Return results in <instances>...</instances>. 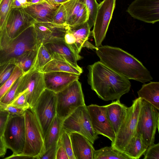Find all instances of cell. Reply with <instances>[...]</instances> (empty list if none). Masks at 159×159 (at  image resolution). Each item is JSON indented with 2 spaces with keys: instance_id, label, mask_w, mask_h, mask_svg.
I'll use <instances>...</instances> for the list:
<instances>
[{
  "instance_id": "obj_31",
  "label": "cell",
  "mask_w": 159,
  "mask_h": 159,
  "mask_svg": "<svg viewBox=\"0 0 159 159\" xmlns=\"http://www.w3.org/2000/svg\"><path fill=\"white\" fill-rule=\"evenodd\" d=\"M23 75L20 69L16 66L10 78L0 87V100L19 78Z\"/></svg>"
},
{
  "instance_id": "obj_29",
  "label": "cell",
  "mask_w": 159,
  "mask_h": 159,
  "mask_svg": "<svg viewBox=\"0 0 159 159\" xmlns=\"http://www.w3.org/2000/svg\"><path fill=\"white\" fill-rule=\"evenodd\" d=\"M130 159L125 153L113 149L111 146L95 150L94 159Z\"/></svg>"
},
{
  "instance_id": "obj_12",
  "label": "cell",
  "mask_w": 159,
  "mask_h": 159,
  "mask_svg": "<svg viewBox=\"0 0 159 159\" xmlns=\"http://www.w3.org/2000/svg\"><path fill=\"white\" fill-rule=\"evenodd\" d=\"M87 21L82 24L69 26L64 37L66 44L73 52L77 61L82 57L79 53L83 47L95 49L94 46L88 41L91 32Z\"/></svg>"
},
{
  "instance_id": "obj_47",
  "label": "cell",
  "mask_w": 159,
  "mask_h": 159,
  "mask_svg": "<svg viewBox=\"0 0 159 159\" xmlns=\"http://www.w3.org/2000/svg\"><path fill=\"white\" fill-rule=\"evenodd\" d=\"M23 6L18 0H14L12 8H21Z\"/></svg>"
},
{
  "instance_id": "obj_30",
  "label": "cell",
  "mask_w": 159,
  "mask_h": 159,
  "mask_svg": "<svg viewBox=\"0 0 159 159\" xmlns=\"http://www.w3.org/2000/svg\"><path fill=\"white\" fill-rule=\"evenodd\" d=\"M52 59L47 49L43 44L39 47L35 65L36 69L41 71L44 66Z\"/></svg>"
},
{
  "instance_id": "obj_53",
  "label": "cell",
  "mask_w": 159,
  "mask_h": 159,
  "mask_svg": "<svg viewBox=\"0 0 159 159\" xmlns=\"http://www.w3.org/2000/svg\"><path fill=\"white\" fill-rule=\"evenodd\" d=\"M2 110H1L0 109V111Z\"/></svg>"
},
{
  "instance_id": "obj_23",
  "label": "cell",
  "mask_w": 159,
  "mask_h": 159,
  "mask_svg": "<svg viewBox=\"0 0 159 159\" xmlns=\"http://www.w3.org/2000/svg\"><path fill=\"white\" fill-rule=\"evenodd\" d=\"M39 47L25 52L10 62L13 63L20 69L23 75L35 69Z\"/></svg>"
},
{
  "instance_id": "obj_37",
  "label": "cell",
  "mask_w": 159,
  "mask_h": 159,
  "mask_svg": "<svg viewBox=\"0 0 159 159\" xmlns=\"http://www.w3.org/2000/svg\"><path fill=\"white\" fill-rule=\"evenodd\" d=\"M16 107L27 109L30 107L25 91L20 93L10 104Z\"/></svg>"
},
{
  "instance_id": "obj_24",
  "label": "cell",
  "mask_w": 159,
  "mask_h": 159,
  "mask_svg": "<svg viewBox=\"0 0 159 159\" xmlns=\"http://www.w3.org/2000/svg\"><path fill=\"white\" fill-rule=\"evenodd\" d=\"M62 121L57 115L44 137L45 151L54 144L57 142L62 132Z\"/></svg>"
},
{
  "instance_id": "obj_46",
  "label": "cell",
  "mask_w": 159,
  "mask_h": 159,
  "mask_svg": "<svg viewBox=\"0 0 159 159\" xmlns=\"http://www.w3.org/2000/svg\"><path fill=\"white\" fill-rule=\"evenodd\" d=\"M31 158V157L24 155L21 153L19 154H16L13 153V154L8 157H7L4 158L5 159H28Z\"/></svg>"
},
{
  "instance_id": "obj_32",
  "label": "cell",
  "mask_w": 159,
  "mask_h": 159,
  "mask_svg": "<svg viewBox=\"0 0 159 159\" xmlns=\"http://www.w3.org/2000/svg\"><path fill=\"white\" fill-rule=\"evenodd\" d=\"M84 4L89 13L87 22L91 29L93 26L96 16L98 3L96 0H77Z\"/></svg>"
},
{
  "instance_id": "obj_52",
  "label": "cell",
  "mask_w": 159,
  "mask_h": 159,
  "mask_svg": "<svg viewBox=\"0 0 159 159\" xmlns=\"http://www.w3.org/2000/svg\"><path fill=\"white\" fill-rule=\"evenodd\" d=\"M31 0H27L28 2H30V1H31Z\"/></svg>"
},
{
  "instance_id": "obj_4",
  "label": "cell",
  "mask_w": 159,
  "mask_h": 159,
  "mask_svg": "<svg viewBox=\"0 0 159 159\" xmlns=\"http://www.w3.org/2000/svg\"><path fill=\"white\" fill-rule=\"evenodd\" d=\"M35 22L23 7L12 8L2 30L0 31V49L6 48Z\"/></svg>"
},
{
  "instance_id": "obj_3",
  "label": "cell",
  "mask_w": 159,
  "mask_h": 159,
  "mask_svg": "<svg viewBox=\"0 0 159 159\" xmlns=\"http://www.w3.org/2000/svg\"><path fill=\"white\" fill-rule=\"evenodd\" d=\"M25 140L23 154L38 159L45 152L44 137L33 110L29 107L24 113Z\"/></svg>"
},
{
  "instance_id": "obj_27",
  "label": "cell",
  "mask_w": 159,
  "mask_h": 159,
  "mask_svg": "<svg viewBox=\"0 0 159 159\" xmlns=\"http://www.w3.org/2000/svg\"><path fill=\"white\" fill-rule=\"evenodd\" d=\"M41 71L43 73L52 71L65 72L80 75L83 70L78 69L67 62L52 59L44 66Z\"/></svg>"
},
{
  "instance_id": "obj_10",
  "label": "cell",
  "mask_w": 159,
  "mask_h": 159,
  "mask_svg": "<svg viewBox=\"0 0 159 159\" xmlns=\"http://www.w3.org/2000/svg\"><path fill=\"white\" fill-rule=\"evenodd\" d=\"M25 134L24 115L10 114L3 136L7 148L14 153H21L25 144Z\"/></svg>"
},
{
  "instance_id": "obj_33",
  "label": "cell",
  "mask_w": 159,
  "mask_h": 159,
  "mask_svg": "<svg viewBox=\"0 0 159 159\" xmlns=\"http://www.w3.org/2000/svg\"><path fill=\"white\" fill-rule=\"evenodd\" d=\"M65 149L69 159H75L73 152L70 133L62 129L60 137L58 141Z\"/></svg>"
},
{
  "instance_id": "obj_49",
  "label": "cell",
  "mask_w": 159,
  "mask_h": 159,
  "mask_svg": "<svg viewBox=\"0 0 159 159\" xmlns=\"http://www.w3.org/2000/svg\"><path fill=\"white\" fill-rule=\"evenodd\" d=\"M45 1L46 0H31L29 3L30 5L36 4L41 3Z\"/></svg>"
},
{
  "instance_id": "obj_38",
  "label": "cell",
  "mask_w": 159,
  "mask_h": 159,
  "mask_svg": "<svg viewBox=\"0 0 159 159\" xmlns=\"http://www.w3.org/2000/svg\"><path fill=\"white\" fill-rule=\"evenodd\" d=\"M66 19V12L64 5L61 4L59 6L54 15L52 22L57 25H67Z\"/></svg>"
},
{
  "instance_id": "obj_22",
  "label": "cell",
  "mask_w": 159,
  "mask_h": 159,
  "mask_svg": "<svg viewBox=\"0 0 159 159\" xmlns=\"http://www.w3.org/2000/svg\"><path fill=\"white\" fill-rule=\"evenodd\" d=\"M138 97L159 110V82H151L144 84L137 92Z\"/></svg>"
},
{
  "instance_id": "obj_43",
  "label": "cell",
  "mask_w": 159,
  "mask_h": 159,
  "mask_svg": "<svg viewBox=\"0 0 159 159\" xmlns=\"http://www.w3.org/2000/svg\"><path fill=\"white\" fill-rule=\"evenodd\" d=\"M57 147V142L52 145L39 157V159H56V154Z\"/></svg>"
},
{
  "instance_id": "obj_20",
  "label": "cell",
  "mask_w": 159,
  "mask_h": 159,
  "mask_svg": "<svg viewBox=\"0 0 159 159\" xmlns=\"http://www.w3.org/2000/svg\"><path fill=\"white\" fill-rule=\"evenodd\" d=\"M75 159H94L95 150L93 144L86 137L76 132L70 133Z\"/></svg>"
},
{
  "instance_id": "obj_15",
  "label": "cell",
  "mask_w": 159,
  "mask_h": 159,
  "mask_svg": "<svg viewBox=\"0 0 159 159\" xmlns=\"http://www.w3.org/2000/svg\"><path fill=\"white\" fill-rule=\"evenodd\" d=\"M93 127L98 134L102 135L114 142L116 135L106 114L105 106L92 104L87 106Z\"/></svg>"
},
{
  "instance_id": "obj_11",
  "label": "cell",
  "mask_w": 159,
  "mask_h": 159,
  "mask_svg": "<svg viewBox=\"0 0 159 159\" xmlns=\"http://www.w3.org/2000/svg\"><path fill=\"white\" fill-rule=\"evenodd\" d=\"M45 89L43 73L34 69L21 76L16 97L25 91L30 107L32 108Z\"/></svg>"
},
{
  "instance_id": "obj_13",
  "label": "cell",
  "mask_w": 159,
  "mask_h": 159,
  "mask_svg": "<svg viewBox=\"0 0 159 159\" xmlns=\"http://www.w3.org/2000/svg\"><path fill=\"white\" fill-rule=\"evenodd\" d=\"M116 0H103L98 4L97 12L91 32L95 47L101 46L105 38L115 9Z\"/></svg>"
},
{
  "instance_id": "obj_8",
  "label": "cell",
  "mask_w": 159,
  "mask_h": 159,
  "mask_svg": "<svg viewBox=\"0 0 159 159\" xmlns=\"http://www.w3.org/2000/svg\"><path fill=\"white\" fill-rule=\"evenodd\" d=\"M159 120L158 110L151 104L143 100L136 134L141 137L148 148L154 143L157 129H159Z\"/></svg>"
},
{
  "instance_id": "obj_26",
  "label": "cell",
  "mask_w": 159,
  "mask_h": 159,
  "mask_svg": "<svg viewBox=\"0 0 159 159\" xmlns=\"http://www.w3.org/2000/svg\"><path fill=\"white\" fill-rule=\"evenodd\" d=\"M147 148L141 137L136 134L123 153L130 159H138L144 154Z\"/></svg>"
},
{
  "instance_id": "obj_19",
  "label": "cell",
  "mask_w": 159,
  "mask_h": 159,
  "mask_svg": "<svg viewBox=\"0 0 159 159\" xmlns=\"http://www.w3.org/2000/svg\"><path fill=\"white\" fill-rule=\"evenodd\" d=\"M60 5L45 1L39 3L31 4L23 8L36 22H52L54 15Z\"/></svg>"
},
{
  "instance_id": "obj_6",
  "label": "cell",
  "mask_w": 159,
  "mask_h": 159,
  "mask_svg": "<svg viewBox=\"0 0 159 159\" xmlns=\"http://www.w3.org/2000/svg\"><path fill=\"white\" fill-rule=\"evenodd\" d=\"M57 116L63 121L79 107L85 105L81 84L76 80L56 93Z\"/></svg>"
},
{
  "instance_id": "obj_9",
  "label": "cell",
  "mask_w": 159,
  "mask_h": 159,
  "mask_svg": "<svg viewBox=\"0 0 159 159\" xmlns=\"http://www.w3.org/2000/svg\"><path fill=\"white\" fill-rule=\"evenodd\" d=\"M56 93L45 89L32 108L42 129L44 137L57 116Z\"/></svg>"
},
{
  "instance_id": "obj_45",
  "label": "cell",
  "mask_w": 159,
  "mask_h": 159,
  "mask_svg": "<svg viewBox=\"0 0 159 159\" xmlns=\"http://www.w3.org/2000/svg\"><path fill=\"white\" fill-rule=\"evenodd\" d=\"M7 149L3 137H0V157L5 155Z\"/></svg>"
},
{
  "instance_id": "obj_14",
  "label": "cell",
  "mask_w": 159,
  "mask_h": 159,
  "mask_svg": "<svg viewBox=\"0 0 159 159\" xmlns=\"http://www.w3.org/2000/svg\"><path fill=\"white\" fill-rule=\"evenodd\" d=\"M126 11L135 19L154 24L159 20V0H134Z\"/></svg>"
},
{
  "instance_id": "obj_18",
  "label": "cell",
  "mask_w": 159,
  "mask_h": 159,
  "mask_svg": "<svg viewBox=\"0 0 159 159\" xmlns=\"http://www.w3.org/2000/svg\"><path fill=\"white\" fill-rule=\"evenodd\" d=\"M80 75L61 71L43 73L46 89L57 93L65 88L74 81L79 80Z\"/></svg>"
},
{
  "instance_id": "obj_40",
  "label": "cell",
  "mask_w": 159,
  "mask_h": 159,
  "mask_svg": "<svg viewBox=\"0 0 159 159\" xmlns=\"http://www.w3.org/2000/svg\"><path fill=\"white\" fill-rule=\"evenodd\" d=\"M143 155L144 159H159V143L149 146Z\"/></svg>"
},
{
  "instance_id": "obj_17",
  "label": "cell",
  "mask_w": 159,
  "mask_h": 159,
  "mask_svg": "<svg viewBox=\"0 0 159 159\" xmlns=\"http://www.w3.org/2000/svg\"><path fill=\"white\" fill-rule=\"evenodd\" d=\"M52 59L65 61L80 70L75 56L66 44L64 39H55L43 44Z\"/></svg>"
},
{
  "instance_id": "obj_36",
  "label": "cell",
  "mask_w": 159,
  "mask_h": 159,
  "mask_svg": "<svg viewBox=\"0 0 159 159\" xmlns=\"http://www.w3.org/2000/svg\"><path fill=\"white\" fill-rule=\"evenodd\" d=\"M16 66L10 62L0 65V87L11 76Z\"/></svg>"
},
{
  "instance_id": "obj_51",
  "label": "cell",
  "mask_w": 159,
  "mask_h": 159,
  "mask_svg": "<svg viewBox=\"0 0 159 159\" xmlns=\"http://www.w3.org/2000/svg\"><path fill=\"white\" fill-rule=\"evenodd\" d=\"M46 1H47L48 2H50V0H46Z\"/></svg>"
},
{
  "instance_id": "obj_50",
  "label": "cell",
  "mask_w": 159,
  "mask_h": 159,
  "mask_svg": "<svg viewBox=\"0 0 159 159\" xmlns=\"http://www.w3.org/2000/svg\"><path fill=\"white\" fill-rule=\"evenodd\" d=\"M21 4L23 7L30 5V4L28 2L27 0H18Z\"/></svg>"
},
{
  "instance_id": "obj_2",
  "label": "cell",
  "mask_w": 159,
  "mask_h": 159,
  "mask_svg": "<svg viewBox=\"0 0 159 159\" xmlns=\"http://www.w3.org/2000/svg\"><path fill=\"white\" fill-rule=\"evenodd\" d=\"M95 50L100 61L123 77L143 83L152 80L150 72L143 64L123 49L101 45Z\"/></svg>"
},
{
  "instance_id": "obj_44",
  "label": "cell",
  "mask_w": 159,
  "mask_h": 159,
  "mask_svg": "<svg viewBox=\"0 0 159 159\" xmlns=\"http://www.w3.org/2000/svg\"><path fill=\"white\" fill-rule=\"evenodd\" d=\"M56 159H69L65 149L58 141L56 154Z\"/></svg>"
},
{
  "instance_id": "obj_48",
  "label": "cell",
  "mask_w": 159,
  "mask_h": 159,
  "mask_svg": "<svg viewBox=\"0 0 159 159\" xmlns=\"http://www.w3.org/2000/svg\"><path fill=\"white\" fill-rule=\"evenodd\" d=\"M68 0H51L50 2L56 4H60L63 3Z\"/></svg>"
},
{
  "instance_id": "obj_7",
  "label": "cell",
  "mask_w": 159,
  "mask_h": 159,
  "mask_svg": "<svg viewBox=\"0 0 159 159\" xmlns=\"http://www.w3.org/2000/svg\"><path fill=\"white\" fill-rule=\"evenodd\" d=\"M39 46L33 25L24 30L6 48L0 49V65L11 62L25 52Z\"/></svg>"
},
{
  "instance_id": "obj_39",
  "label": "cell",
  "mask_w": 159,
  "mask_h": 159,
  "mask_svg": "<svg viewBox=\"0 0 159 159\" xmlns=\"http://www.w3.org/2000/svg\"><path fill=\"white\" fill-rule=\"evenodd\" d=\"M89 17V11L85 5L76 15L71 26L82 24L87 21Z\"/></svg>"
},
{
  "instance_id": "obj_1",
  "label": "cell",
  "mask_w": 159,
  "mask_h": 159,
  "mask_svg": "<svg viewBox=\"0 0 159 159\" xmlns=\"http://www.w3.org/2000/svg\"><path fill=\"white\" fill-rule=\"evenodd\" d=\"M88 82L98 97L105 101L120 100L128 93L129 80L115 72L100 61L88 65Z\"/></svg>"
},
{
  "instance_id": "obj_42",
  "label": "cell",
  "mask_w": 159,
  "mask_h": 159,
  "mask_svg": "<svg viewBox=\"0 0 159 159\" xmlns=\"http://www.w3.org/2000/svg\"><path fill=\"white\" fill-rule=\"evenodd\" d=\"M10 114L6 111L2 110L0 111V137H3Z\"/></svg>"
},
{
  "instance_id": "obj_41",
  "label": "cell",
  "mask_w": 159,
  "mask_h": 159,
  "mask_svg": "<svg viewBox=\"0 0 159 159\" xmlns=\"http://www.w3.org/2000/svg\"><path fill=\"white\" fill-rule=\"evenodd\" d=\"M0 109L8 111L10 114L20 116L24 115L25 111L26 110L10 104L5 105L1 104H0Z\"/></svg>"
},
{
  "instance_id": "obj_28",
  "label": "cell",
  "mask_w": 159,
  "mask_h": 159,
  "mask_svg": "<svg viewBox=\"0 0 159 159\" xmlns=\"http://www.w3.org/2000/svg\"><path fill=\"white\" fill-rule=\"evenodd\" d=\"M62 4L66 12V23L71 26L76 15L85 4L77 0H68Z\"/></svg>"
},
{
  "instance_id": "obj_25",
  "label": "cell",
  "mask_w": 159,
  "mask_h": 159,
  "mask_svg": "<svg viewBox=\"0 0 159 159\" xmlns=\"http://www.w3.org/2000/svg\"><path fill=\"white\" fill-rule=\"evenodd\" d=\"M77 110L82 125L84 136L93 144L98 136L93 127L87 106L85 105L79 107Z\"/></svg>"
},
{
  "instance_id": "obj_54",
  "label": "cell",
  "mask_w": 159,
  "mask_h": 159,
  "mask_svg": "<svg viewBox=\"0 0 159 159\" xmlns=\"http://www.w3.org/2000/svg\"><path fill=\"white\" fill-rule=\"evenodd\" d=\"M51 0H50V1H51Z\"/></svg>"
},
{
  "instance_id": "obj_5",
  "label": "cell",
  "mask_w": 159,
  "mask_h": 159,
  "mask_svg": "<svg viewBox=\"0 0 159 159\" xmlns=\"http://www.w3.org/2000/svg\"><path fill=\"white\" fill-rule=\"evenodd\" d=\"M143 99L138 97L128 107L126 117L122 123L111 146L123 153L132 138L136 133L138 119Z\"/></svg>"
},
{
  "instance_id": "obj_35",
  "label": "cell",
  "mask_w": 159,
  "mask_h": 159,
  "mask_svg": "<svg viewBox=\"0 0 159 159\" xmlns=\"http://www.w3.org/2000/svg\"><path fill=\"white\" fill-rule=\"evenodd\" d=\"M21 76L14 82L11 86L0 100V104L7 105L11 104L16 97L17 88Z\"/></svg>"
},
{
  "instance_id": "obj_16",
  "label": "cell",
  "mask_w": 159,
  "mask_h": 159,
  "mask_svg": "<svg viewBox=\"0 0 159 159\" xmlns=\"http://www.w3.org/2000/svg\"><path fill=\"white\" fill-rule=\"evenodd\" d=\"M34 25L39 46L55 39H64L69 27L49 22H35Z\"/></svg>"
},
{
  "instance_id": "obj_34",
  "label": "cell",
  "mask_w": 159,
  "mask_h": 159,
  "mask_svg": "<svg viewBox=\"0 0 159 159\" xmlns=\"http://www.w3.org/2000/svg\"><path fill=\"white\" fill-rule=\"evenodd\" d=\"M14 0H0V31L12 8Z\"/></svg>"
},
{
  "instance_id": "obj_21",
  "label": "cell",
  "mask_w": 159,
  "mask_h": 159,
  "mask_svg": "<svg viewBox=\"0 0 159 159\" xmlns=\"http://www.w3.org/2000/svg\"><path fill=\"white\" fill-rule=\"evenodd\" d=\"M106 114L115 134L117 133L124 120L128 107L116 100L105 105Z\"/></svg>"
}]
</instances>
